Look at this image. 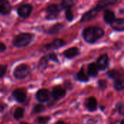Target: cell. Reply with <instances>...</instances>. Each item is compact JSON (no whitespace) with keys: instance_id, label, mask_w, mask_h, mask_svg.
I'll return each instance as SVG.
<instances>
[{"instance_id":"obj_1","label":"cell","mask_w":124,"mask_h":124,"mask_svg":"<svg viewBox=\"0 0 124 124\" xmlns=\"http://www.w3.org/2000/svg\"><path fill=\"white\" fill-rule=\"evenodd\" d=\"M105 35V31L100 26H88L82 31L83 39L89 44H94Z\"/></svg>"},{"instance_id":"obj_2","label":"cell","mask_w":124,"mask_h":124,"mask_svg":"<svg viewBox=\"0 0 124 124\" xmlns=\"http://www.w3.org/2000/svg\"><path fill=\"white\" fill-rule=\"evenodd\" d=\"M35 39V34L30 32H23L17 34L12 39V45L17 48L28 46Z\"/></svg>"},{"instance_id":"obj_3","label":"cell","mask_w":124,"mask_h":124,"mask_svg":"<svg viewBox=\"0 0 124 124\" xmlns=\"http://www.w3.org/2000/svg\"><path fill=\"white\" fill-rule=\"evenodd\" d=\"M31 74V68L27 64H20L15 67L13 76L15 79L21 80L28 77Z\"/></svg>"},{"instance_id":"obj_4","label":"cell","mask_w":124,"mask_h":124,"mask_svg":"<svg viewBox=\"0 0 124 124\" xmlns=\"http://www.w3.org/2000/svg\"><path fill=\"white\" fill-rule=\"evenodd\" d=\"M63 10L60 4H49L46 9V16L45 19L47 20H57L60 17L61 11Z\"/></svg>"},{"instance_id":"obj_5","label":"cell","mask_w":124,"mask_h":124,"mask_svg":"<svg viewBox=\"0 0 124 124\" xmlns=\"http://www.w3.org/2000/svg\"><path fill=\"white\" fill-rule=\"evenodd\" d=\"M33 10V7L32 6V4H24L20 5L17 9V13L20 18L23 19H25V18H28L31 15Z\"/></svg>"},{"instance_id":"obj_6","label":"cell","mask_w":124,"mask_h":124,"mask_svg":"<svg viewBox=\"0 0 124 124\" xmlns=\"http://www.w3.org/2000/svg\"><path fill=\"white\" fill-rule=\"evenodd\" d=\"M113 80V86L116 91H121L124 90V72L123 71L120 70L117 75Z\"/></svg>"},{"instance_id":"obj_7","label":"cell","mask_w":124,"mask_h":124,"mask_svg":"<svg viewBox=\"0 0 124 124\" xmlns=\"http://www.w3.org/2000/svg\"><path fill=\"white\" fill-rule=\"evenodd\" d=\"M97 64L100 71H105L108 69L110 65V58L108 54L104 53L101 55L97 59Z\"/></svg>"},{"instance_id":"obj_8","label":"cell","mask_w":124,"mask_h":124,"mask_svg":"<svg viewBox=\"0 0 124 124\" xmlns=\"http://www.w3.org/2000/svg\"><path fill=\"white\" fill-rule=\"evenodd\" d=\"M65 44H66V42L64 39H62L61 38H57V39H54V40H52L50 43L44 45V48L46 50H57V49L63 47L64 45H65Z\"/></svg>"},{"instance_id":"obj_9","label":"cell","mask_w":124,"mask_h":124,"mask_svg":"<svg viewBox=\"0 0 124 124\" xmlns=\"http://www.w3.org/2000/svg\"><path fill=\"white\" fill-rule=\"evenodd\" d=\"M100 13V11L94 7V8L88 10L87 12H86L81 17L80 22L81 23H86V22H89L92 20H93L94 18H95L98 14Z\"/></svg>"},{"instance_id":"obj_10","label":"cell","mask_w":124,"mask_h":124,"mask_svg":"<svg viewBox=\"0 0 124 124\" xmlns=\"http://www.w3.org/2000/svg\"><path fill=\"white\" fill-rule=\"evenodd\" d=\"M12 96L14 98V99L18 103H24L26 100V98H27L26 91L23 88L15 89L12 92Z\"/></svg>"},{"instance_id":"obj_11","label":"cell","mask_w":124,"mask_h":124,"mask_svg":"<svg viewBox=\"0 0 124 124\" xmlns=\"http://www.w3.org/2000/svg\"><path fill=\"white\" fill-rule=\"evenodd\" d=\"M35 96L38 102H39L40 103H43L49 100L51 96V93L49 91V90L42 88V89H39L36 93Z\"/></svg>"},{"instance_id":"obj_12","label":"cell","mask_w":124,"mask_h":124,"mask_svg":"<svg viewBox=\"0 0 124 124\" xmlns=\"http://www.w3.org/2000/svg\"><path fill=\"white\" fill-rule=\"evenodd\" d=\"M66 95V91L64 88L60 86H54L51 92V96L54 100H59L63 98Z\"/></svg>"},{"instance_id":"obj_13","label":"cell","mask_w":124,"mask_h":124,"mask_svg":"<svg viewBox=\"0 0 124 124\" xmlns=\"http://www.w3.org/2000/svg\"><path fill=\"white\" fill-rule=\"evenodd\" d=\"M117 2L118 0H99L96 4L95 7L100 12L102 10H106L110 6L115 5Z\"/></svg>"},{"instance_id":"obj_14","label":"cell","mask_w":124,"mask_h":124,"mask_svg":"<svg viewBox=\"0 0 124 124\" xmlns=\"http://www.w3.org/2000/svg\"><path fill=\"white\" fill-rule=\"evenodd\" d=\"M62 54L65 58L68 59H73L80 55V50L77 47H72L64 50Z\"/></svg>"},{"instance_id":"obj_15","label":"cell","mask_w":124,"mask_h":124,"mask_svg":"<svg viewBox=\"0 0 124 124\" xmlns=\"http://www.w3.org/2000/svg\"><path fill=\"white\" fill-rule=\"evenodd\" d=\"M12 11V5L8 0H0V15H8Z\"/></svg>"},{"instance_id":"obj_16","label":"cell","mask_w":124,"mask_h":124,"mask_svg":"<svg viewBox=\"0 0 124 124\" xmlns=\"http://www.w3.org/2000/svg\"><path fill=\"white\" fill-rule=\"evenodd\" d=\"M65 28V25L62 23H57L49 28H48L46 31V34L49 35H56L58 34L63 29Z\"/></svg>"},{"instance_id":"obj_17","label":"cell","mask_w":124,"mask_h":124,"mask_svg":"<svg viewBox=\"0 0 124 124\" xmlns=\"http://www.w3.org/2000/svg\"><path fill=\"white\" fill-rule=\"evenodd\" d=\"M103 19H104V21L107 24L111 25L116 20V16L113 11L106 9L104 10V12H103Z\"/></svg>"},{"instance_id":"obj_18","label":"cell","mask_w":124,"mask_h":124,"mask_svg":"<svg viewBox=\"0 0 124 124\" xmlns=\"http://www.w3.org/2000/svg\"><path fill=\"white\" fill-rule=\"evenodd\" d=\"M100 69L97 64L90 63L87 67V75L90 77H95L97 76Z\"/></svg>"},{"instance_id":"obj_19","label":"cell","mask_w":124,"mask_h":124,"mask_svg":"<svg viewBox=\"0 0 124 124\" xmlns=\"http://www.w3.org/2000/svg\"><path fill=\"white\" fill-rule=\"evenodd\" d=\"M110 26L115 31H124V18H116Z\"/></svg>"},{"instance_id":"obj_20","label":"cell","mask_w":124,"mask_h":124,"mask_svg":"<svg viewBox=\"0 0 124 124\" xmlns=\"http://www.w3.org/2000/svg\"><path fill=\"white\" fill-rule=\"evenodd\" d=\"M86 107L91 112L95 111L97 110V99L93 96L89 97V99H87V100L86 102Z\"/></svg>"},{"instance_id":"obj_21","label":"cell","mask_w":124,"mask_h":124,"mask_svg":"<svg viewBox=\"0 0 124 124\" xmlns=\"http://www.w3.org/2000/svg\"><path fill=\"white\" fill-rule=\"evenodd\" d=\"M76 78L77 80L82 82V83H86L89 80V77L87 75L85 74L84 72V67H82L81 68V69L79 70L78 72L76 73Z\"/></svg>"},{"instance_id":"obj_22","label":"cell","mask_w":124,"mask_h":124,"mask_svg":"<svg viewBox=\"0 0 124 124\" xmlns=\"http://www.w3.org/2000/svg\"><path fill=\"white\" fill-rule=\"evenodd\" d=\"M48 62H49V59L47 58L46 56H42L38 64V69L41 71V72H44L48 67Z\"/></svg>"},{"instance_id":"obj_23","label":"cell","mask_w":124,"mask_h":124,"mask_svg":"<svg viewBox=\"0 0 124 124\" xmlns=\"http://www.w3.org/2000/svg\"><path fill=\"white\" fill-rule=\"evenodd\" d=\"M76 4L75 0H61L60 5L62 8V10H67V9H72Z\"/></svg>"},{"instance_id":"obj_24","label":"cell","mask_w":124,"mask_h":124,"mask_svg":"<svg viewBox=\"0 0 124 124\" xmlns=\"http://www.w3.org/2000/svg\"><path fill=\"white\" fill-rule=\"evenodd\" d=\"M24 114H25V109L23 107H17L15 110L13 116L15 120H20L24 117Z\"/></svg>"},{"instance_id":"obj_25","label":"cell","mask_w":124,"mask_h":124,"mask_svg":"<svg viewBox=\"0 0 124 124\" xmlns=\"http://www.w3.org/2000/svg\"><path fill=\"white\" fill-rule=\"evenodd\" d=\"M65 18L68 22H72L74 18H75V15L72 11V9H67L65 10Z\"/></svg>"},{"instance_id":"obj_26","label":"cell","mask_w":124,"mask_h":124,"mask_svg":"<svg viewBox=\"0 0 124 124\" xmlns=\"http://www.w3.org/2000/svg\"><path fill=\"white\" fill-rule=\"evenodd\" d=\"M45 110V107L44 105L42 104H38L36 105H35L33 108V110H32V113H34V114H38V113H42Z\"/></svg>"},{"instance_id":"obj_27","label":"cell","mask_w":124,"mask_h":124,"mask_svg":"<svg viewBox=\"0 0 124 124\" xmlns=\"http://www.w3.org/2000/svg\"><path fill=\"white\" fill-rule=\"evenodd\" d=\"M47 58L49 59V61H51L52 62H54L56 64H60V61H59V59H58V56H57L56 53H48L47 55H46Z\"/></svg>"},{"instance_id":"obj_28","label":"cell","mask_w":124,"mask_h":124,"mask_svg":"<svg viewBox=\"0 0 124 124\" xmlns=\"http://www.w3.org/2000/svg\"><path fill=\"white\" fill-rule=\"evenodd\" d=\"M50 120V117L49 116H40L38 117L36 122L38 124H47Z\"/></svg>"},{"instance_id":"obj_29","label":"cell","mask_w":124,"mask_h":124,"mask_svg":"<svg viewBox=\"0 0 124 124\" xmlns=\"http://www.w3.org/2000/svg\"><path fill=\"white\" fill-rule=\"evenodd\" d=\"M119 71H120V70L116 69H110V70H109V71L107 72V76H108L109 78H110V79L113 80V79L117 75V74L119 72Z\"/></svg>"},{"instance_id":"obj_30","label":"cell","mask_w":124,"mask_h":124,"mask_svg":"<svg viewBox=\"0 0 124 124\" xmlns=\"http://www.w3.org/2000/svg\"><path fill=\"white\" fill-rule=\"evenodd\" d=\"M98 86L101 90H105L107 88L108 82L105 80H100L98 81Z\"/></svg>"},{"instance_id":"obj_31","label":"cell","mask_w":124,"mask_h":124,"mask_svg":"<svg viewBox=\"0 0 124 124\" xmlns=\"http://www.w3.org/2000/svg\"><path fill=\"white\" fill-rule=\"evenodd\" d=\"M7 65H3V64L0 65V79L3 78L5 76L7 73Z\"/></svg>"},{"instance_id":"obj_32","label":"cell","mask_w":124,"mask_h":124,"mask_svg":"<svg viewBox=\"0 0 124 124\" xmlns=\"http://www.w3.org/2000/svg\"><path fill=\"white\" fill-rule=\"evenodd\" d=\"M116 108H117L118 113H119L121 115H124V104L121 103V102L117 103V105H116Z\"/></svg>"},{"instance_id":"obj_33","label":"cell","mask_w":124,"mask_h":124,"mask_svg":"<svg viewBox=\"0 0 124 124\" xmlns=\"http://www.w3.org/2000/svg\"><path fill=\"white\" fill-rule=\"evenodd\" d=\"M7 50V46L4 43L0 42V53H4Z\"/></svg>"},{"instance_id":"obj_34","label":"cell","mask_w":124,"mask_h":124,"mask_svg":"<svg viewBox=\"0 0 124 124\" xmlns=\"http://www.w3.org/2000/svg\"><path fill=\"white\" fill-rule=\"evenodd\" d=\"M4 109H5V105L3 103L0 102V113H3Z\"/></svg>"},{"instance_id":"obj_35","label":"cell","mask_w":124,"mask_h":124,"mask_svg":"<svg viewBox=\"0 0 124 124\" xmlns=\"http://www.w3.org/2000/svg\"><path fill=\"white\" fill-rule=\"evenodd\" d=\"M55 124H66L65 122H63V121H58L57 123H56Z\"/></svg>"},{"instance_id":"obj_36","label":"cell","mask_w":124,"mask_h":124,"mask_svg":"<svg viewBox=\"0 0 124 124\" xmlns=\"http://www.w3.org/2000/svg\"><path fill=\"white\" fill-rule=\"evenodd\" d=\"M121 124H124V120H122V121H121Z\"/></svg>"},{"instance_id":"obj_37","label":"cell","mask_w":124,"mask_h":124,"mask_svg":"<svg viewBox=\"0 0 124 124\" xmlns=\"http://www.w3.org/2000/svg\"><path fill=\"white\" fill-rule=\"evenodd\" d=\"M20 124H28V123H24V122H23V123H20Z\"/></svg>"}]
</instances>
